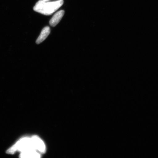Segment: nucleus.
Masks as SVG:
<instances>
[{"mask_svg":"<svg viewBox=\"0 0 158 158\" xmlns=\"http://www.w3.org/2000/svg\"><path fill=\"white\" fill-rule=\"evenodd\" d=\"M64 4L63 0L47 2L40 0L36 3L33 10L35 11L45 15H52L60 7Z\"/></svg>","mask_w":158,"mask_h":158,"instance_id":"1","label":"nucleus"},{"mask_svg":"<svg viewBox=\"0 0 158 158\" xmlns=\"http://www.w3.org/2000/svg\"><path fill=\"white\" fill-rule=\"evenodd\" d=\"M31 150L36 151L33 145L31 138L26 137L19 140L14 145L8 150L7 152L12 154L16 151L23 152Z\"/></svg>","mask_w":158,"mask_h":158,"instance_id":"2","label":"nucleus"},{"mask_svg":"<svg viewBox=\"0 0 158 158\" xmlns=\"http://www.w3.org/2000/svg\"><path fill=\"white\" fill-rule=\"evenodd\" d=\"M35 149L40 153H44L45 151V146L42 140L38 136H33L31 138Z\"/></svg>","mask_w":158,"mask_h":158,"instance_id":"3","label":"nucleus"},{"mask_svg":"<svg viewBox=\"0 0 158 158\" xmlns=\"http://www.w3.org/2000/svg\"><path fill=\"white\" fill-rule=\"evenodd\" d=\"M64 10L59 11L55 14L49 21V24L51 26L55 27L58 24L64 16Z\"/></svg>","mask_w":158,"mask_h":158,"instance_id":"4","label":"nucleus"},{"mask_svg":"<svg viewBox=\"0 0 158 158\" xmlns=\"http://www.w3.org/2000/svg\"><path fill=\"white\" fill-rule=\"evenodd\" d=\"M50 28L49 27H44L41 31L40 35L37 38L36 43L37 44H40L44 41L47 38L50 33Z\"/></svg>","mask_w":158,"mask_h":158,"instance_id":"5","label":"nucleus"},{"mask_svg":"<svg viewBox=\"0 0 158 158\" xmlns=\"http://www.w3.org/2000/svg\"><path fill=\"white\" fill-rule=\"evenodd\" d=\"M20 157L23 158H39L40 155L38 152L35 150H31L21 152Z\"/></svg>","mask_w":158,"mask_h":158,"instance_id":"6","label":"nucleus"},{"mask_svg":"<svg viewBox=\"0 0 158 158\" xmlns=\"http://www.w3.org/2000/svg\"><path fill=\"white\" fill-rule=\"evenodd\" d=\"M43 1H48V0H43Z\"/></svg>","mask_w":158,"mask_h":158,"instance_id":"7","label":"nucleus"}]
</instances>
